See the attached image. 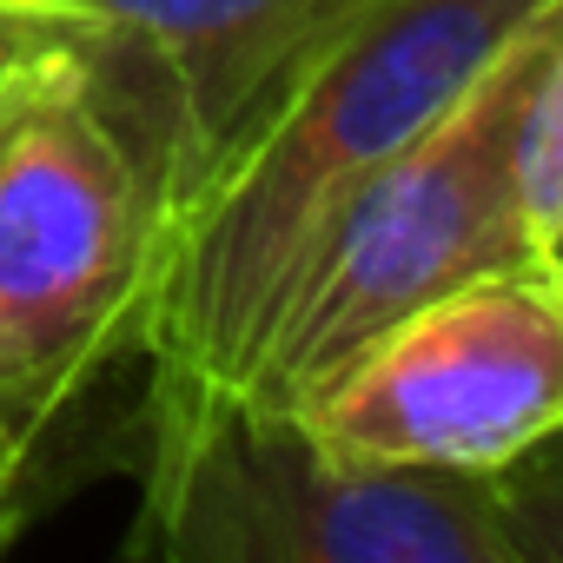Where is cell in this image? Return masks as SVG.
<instances>
[{"instance_id": "6", "label": "cell", "mask_w": 563, "mask_h": 563, "mask_svg": "<svg viewBox=\"0 0 563 563\" xmlns=\"http://www.w3.org/2000/svg\"><path fill=\"white\" fill-rule=\"evenodd\" d=\"M153 146L159 232L212 192L378 0H60ZM159 252V245H153Z\"/></svg>"}, {"instance_id": "8", "label": "cell", "mask_w": 563, "mask_h": 563, "mask_svg": "<svg viewBox=\"0 0 563 563\" xmlns=\"http://www.w3.org/2000/svg\"><path fill=\"white\" fill-rule=\"evenodd\" d=\"M510 563H563V424L490 471Z\"/></svg>"}, {"instance_id": "10", "label": "cell", "mask_w": 563, "mask_h": 563, "mask_svg": "<svg viewBox=\"0 0 563 563\" xmlns=\"http://www.w3.org/2000/svg\"><path fill=\"white\" fill-rule=\"evenodd\" d=\"M556 272H563V252H556Z\"/></svg>"}, {"instance_id": "4", "label": "cell", "mask_w": 563, "mask_h": 563, "mask_svg": "<svg viewBox=\"0 0 563 563\" xmlns=\"http://www.w3.org/2000/svg\"><path fill=\"white\" fill-rule=\"evenodd\" d=\"M543 14L517 27V41L464 87V100L431 133H418L385 173H372L345 199V212L312 245L299 286L278 306L252 358L245 398L306 411L411 312L490 272L556 265L530 239L510 179V120Z\"/></svg>"}, {"instance_id": "1", "label": "cell", "mask_w": 563, "mask_h": 563, "mask_svg": "<svg viewBox=\"0 0 563 563\" xmlns=\"http://www.w3.org/2000/svg\"><path fill=\"white\" fill-rule=\"evenodd\" d=\"M550 0H378L265 140L153 252L140 358L146 418L245 391L252 358L345 199L431 133Z\"/></svg>"}, {"instance_id": "9", "label": "cell", "mask_w": 563, "mask_h": 563, "mask_svg": "<svg viewBox=\"0 0 563 563\" xmlns=\"http://www.w3.org/2000/svg\"><path fill=\"white\" fill-rule=\"evenodd\" d=\"M67 34H87V21L74 8H60V0H0V93L14 87V74L41 47H54Z\"/></svg>"}, {"instance_id": "2", "label": "cell", "mask_w": 563, "mask_h": 563, "mask_svg": "<svg viewBox=\"0 0 563 563\" xmlns=\"http://www.w3.org/2000/svg\"><path fill=\"white\" fill-rule=\"evenodd\" d=\"M153 245V146L87 34H67L0 93V550L54 431L140 352Z\"/></svg>"}, {"instance_id": "3", "label": "cell", "mask_w": 563, "mask_h": 563, "mask_svg": "<svg viewBox=\"0 0 563 563\" xmlns=\"http://www.w3.org/2000/svg\"><path fill=\"white\" fill-rule=\"evenodd\" d=\"M140 484L126 550L159 563H510L490 471L352 464L245 391L146 418Z\"/></svg>"}, {"instance_id": "5", "label": "cell", "mask_w": 563, "mask_h": 563, "mask_svg": "<svg viewBox=\"0 0 563 563\" xmlns=\"http://www.w3.org/2000/svg\"><path fill=\"white\" fill-rule=\"evenodd\" d=\"M306 418L352 464H510L563 424V272H490L411 312Z\"/></svg>"}, {"instance_id": "7", "label": "cell", "mask_w": 563, "mask_h": 563, "mask_svg": "<svg viewBox=\"0 0 563 563\" xmlns=\"http://www.w3.org/2000/svg\"><path fill=\"white\" fill-rule=\"evenodd\" d=\"M510 179L530 239L556 258L563 252V0H550L530 47V74L510 120Z\"/></svg>"}]
</instances>
